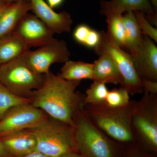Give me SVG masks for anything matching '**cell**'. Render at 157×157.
Listing matches in <instances>:
<instances>
[{
  "label": "cell",
  "mask_w": 157,
  "mask_h": 157,
  "mask_svg": "<svg viewBox=\"0 0 157 157\" xmlns=\"http://www.w3.org/2000/svg\"><path fill=\"white\" fill-rule=\"evenodd\" d=\"M80 81H70L50 72L44 74L42 86L32 93L33 106L49 117L73 125L76 113L84 109L85 95L76 91Z\"/></svg>",
  "instance_id": "6da1fadb"
},
{
  "label": "cell",
  "mask_w": 157,
  "mask_h": 157,
  "mask_svg": "<svg viewBox=\"0 0 157 157\" xmlns=\"http://www.w3.org/2000/svg\"><path fill=\"white\" fill-rule=\"evenodd\" d=\"M135 100L126 106L109 107L105 104H86L84 110L92 121L113 140L122 144L136 142L132 127Z\"/></svg>",
  "instance_id": "7a4b0ae2"
},
{
  "label": "cell",
  "mask_w": 157,
  "mask_h": 157,
  "mask_svg": "<svg viewBox=\"0 0 157 157\" xmlns=\"http://www.w3.org/2000/svg\"><path fill=\"white\" fill-rule=\"evenodd\" d=\"M75 151L82 157H115L117 142L90 119L84 109L74 117L72 125Z\"/></svg>",
  "instance_id": "3957f363"
},
{
  "label": "cell",
  "mask_w": 157,
  "mask_h": 157,
  "mask_svg": "<svg viewBox=\"0 0 157 157\" xmlns=\"http://www.w3.org/2000/svg\"><path fill=\"white\" fill-rule=\"evenodd\" d=\"M29 129L36 139L37 151L50 157L75 151L73 127L69 124L49 117L40 125Z\"/></svg>",
  "instance_id": "277c9868"
},
{
  "label": "cell",
  "mask_w": 157,
  "mask_h": 157,
  "mask_svg": "<svg viewBox=\"0 0 157 157\" xmlns=\"http://www.w3.org/2000/svg\"><path fill=\"white\" fill-rule=\"evenodd\" d=\"M44 75L34 72L23 56L0 65V82L15 95L29 99L42 86Z\"/></svg>",
  "instance_id": "5b68a950"
},
{
  "label": "cell",
  "mask_w": 157,
  "mask_h": 157,
  "mask_svg": "<svg viewBox=\"0 0 157 157\" xmlns=\"http://www.w3.org/2000/svg\"><path fill=\"white\" fill-rule=\"evenodd\" d=\"M132 127L136 141L155 152L157 149V94L144 92L135 101Z\"/></svg>",
  "instance_id": "8992f818"
},
{
  "label": "cell",
  "mask_w": 157,
  "mask_h": 157,
  "mask_svg": "<svg viewBox=\"0 0 157 157\" xmlns=\"http://www.w3.org/2000/svg\"><path fill=\"white\" fill-rule=\"evenodd\" d=\"M100 32L101 39L94 48V52L98 56L107 55L115 63L123 77V84L121 87L126 90L132 96L143 93L141 79L136 72L130 54L118 46L107 32Z\"/></svg>",
  "instance_id": "52a82bcc"
},
{
  "label": "cell",
  "mask_w": 157,
  "mask_h": 157,
  "mask_svg": "<svg viewBox=\"0 0 157 157\" xmlns=\"http://www.w3.org/2000/svg\"><path fill=\"white\" fill-rule=\"evenodd\" d=\"M49 117L42 109L31 104L12 107L0 119V138L14 132L36 128Z\"/></svg>",
  "instance_id": "ba28073f"
},
{
  "label": "cell",
  "mask_w": 157,
  "mask_h": 157,
  "mask_svg": "<svg viewBox=\"0 0 157 157\" xmlns=\"http://www.w3.org/2000/svg\"><path fill=\"white\" fill-rule=\"evenodd\" d=\"M71 55L67 43L57 39L50 44L34 51H28L24 58L34 72L39 74H47L52 65L64 63L69 60Z\"/></svg>",
  "instance_id": "9c48e42d"
},
{
  "label": "cell",
  "mask_w": 157,
  "mask_h": 157,
  "mask_svg": "<svg viewBox=\"0 0 157 157\" xmlns=\"http://www.w3.org/2000/svg\"><path fill=\"white\" fill-rule=\"evenodd\" d=\"M12 34L29 49L50 44L57 39L54 34L35 14L28 13L23 17Z\"/></svg>",
  "instance_id": "30bf717a"
},
{
  "label": "cell",
  "mask_w": 157,
  "mask_h": 157,
  "mask_svg": "<svg viewBox=\"0 0 157 157\" xmlns=\"http://www.w3.org/2000/svg\"><path fill=\"white\" fill-rule=\"evenodd\" d=\"M130 55L140 78L157 81V47L150 38L143 34L139 47Z\"/></svg>",
  "instance_id": "8fae6325"
},
{
  "label": "cell",
  "mask_w": 157,
  "mask_h": 157,
  "mask_svg": "<svg viewBox=\"0 0 157 157\" xmlns=\"http://www.w3.org/2000/svg\"><path fill=\"white\" fill-rule=\"evenodd\" d=\"M31 11L54 34L70 33L73 21L67 11L57 13L44 0H30Z\"/></svg>",
  "instance_id": "7c38bea8"
},
{
  "label": "cell",
  "mask_w": 157,
  "mask_h": 157,
  "mask_svg": "<svg viewBox=\"0 0 157 157\" xmlns=\"http://www.w3.org/2000/svg\"><path fill=\"white\" fill-rule=\"evenodd\" d=\"M101 11L106 16L122 15L124 12L139 11L147 14L151 24L157 25V15L149 0H111L101 3Z\"/></svg>",
  "instance_id": "4fadbf2b"
},
{
  "label": "cell",
  "mask_w": 157,
  "mask_h": 157,
  "mask_svg": "<svg viewBox=\"0 0 157 157\" xmlns=\"http://www.w3.org/2000/svg\"><path fill=\"white\" fill-rule=\"evenodd\" d=\"M0 141L11 157L22 156L36 149V139L30 129L14 132L0 138Z\"/></svg>",
  "instance_id": "5bb4252c"
},
{
  "label": "cell",
  "mask_w": 157,
  "mask_h": 157,
  "mask_svg": "<svg viewBox=\"0 0 157 157\" xmlns=\"http://www.w3.org/2000/svg\"><path fill=\"white\" fill-rule=\"evenodd\" d=\"M30 2L10 3L0 14V38L12 34L21 19L31 11Z\"/></svg>",
  "instance_id": "9a60e30c"
},
{
  "label": "cell",
  "mask_w": 157,
  "mask_h": 157,
  "mask_svg": "<svg viewBox=\"0 0 157 157\" xmlns=\"http://www.w3.org/2000/svg\"><path fill=\"white\" fill-rule=\"evenodd\" d=\"M93 80L105 84H123V77L117 65L107 55L99 56L98 59L93 63Z\"/></svg>",
  "instance_id": "2e32d148"
},
{
  "label": "cell",
  "mask_w": 157,
  "mask_h": 157,
  "mask_svg": "<svg viewBox=\"0 0 157 157\" xmlns=\"http://www.w3.org/2000/svg\"><path fill=\"white\" fill-rule=\"evenodd\" d=\"M28 50L25 44L12 33L0 38V65L22 56Z\"/></svg>",
  "instance_id": "e0dca14e"
},
{
  "label": "cell",
  "mask_w": 157,
  "mask_h": 157,
  "mask_svg": "<svg viewBox=\"0 0 157 157\" xmlns=\"http://www.w3.org/2000/svg\"><path fill=\"white\" fill-rule=\"evenodd\" d=\"M122 19L125 30L124 48H126L130 55H132L140 45L143 34L140 31L133 11L126 12L122 15Z\"/></svg>",
  "instance_id": "ac0fdd59"
},
{
  "label": "cell",
  "mask_w": 157,
  "mask_h": 157,
  "mask_svg": "<svg viewBox=\"0 0 157 157\" xmlns=\"http://www.w3.org/2000/svg\"><path fill=\"white\" fill-rule=\"evenodd\" d=\"M93 63L68 60L64 63L59 73L62 78L70 81L93 80Z\"/></svg>",
  "instance_id": "d6986e66"
},
{
  "label": "cell",
  "mask_w": 157,
  "mask_h": 157,
  "mask_svg": "<svg viewBox=\"0 0 157 157\" xmlns=\"http://www.w3.org/2000/svg\"><path fill=\"white\" fill-rule=\"evenodd\" d=\"M74 40L79 44L88 48H94L101 39L100 32L91 28L85 24H80L75 28L73 33Z\"/></svg>",
  "instance_id": "ffe728a7"
},
{
  "label": "cell",
  "mask_w": 157,
  "mask_h": 157,
  "mask_svg": "<svg viewBox=\"0 0 157 157\" xmlns=\"http://www.w3.org/2000/svg\"><path fill=\"white\" fill-rule=\"evenodd\" d=\"M107 33L118 46L124 48L125 44V30L122 19V15L107 16Z\"/></svg>",
  "instance_id": "44dd1931"
},
{
  "label": "cell",
  "mask_w": 157,
  "mask_h": 157,
  "mask_svg": "<svg viewBox=\"0 0 157 157\" xmlns=\"http://www.w3.org/2000/svg\"><path fill=\"white\" fill-rule=\"evenodd\" d=\"M27 104L29 99L15 95L0 82V119L12 107Z\"/></svg>",
  "instance_id": "7402d4cb"
},
{
  "label": "cell",
  "mask_w": 157,
  "mask_h": 157,
  "mask_svg": "<svg viewBox=\"0 0 157 157\" xmlns=\"http://www.w3.org/2000/svg\"><path fill=\"white\" fill-rule=\"evenodd\" d=\"M106 84L98 81H93L92 84L86 90L85 98V105L96 104L105 103L108 94Z\"/></svg>",
  "instance_id": "603a6c76"
},
{
  "label": "cell",
  "mask_w": 157,
  "mask_h": 157,
  "mask_svg": "<svg viewBox=\"0 0 157 157\" xmlns=\"http://www.w3.org/2000/svg\"><path fill=\"white\" fill-rule=\"evenodd\" d=\"M130 101V94L126 90L120 87L109 90L105 104L109 107H120L126 106Z\"/></svg>",
  "instance_id": "cb8c5ba5"
},
{
  "label": "cell",
  "mask_w": 157,
  "mask_h": 157,
  "mask_svg": "<svg viewBox=\"0 0 157 157\" xmlns=\"http://www.w3.org/2000/svg\"><path fill=\"white\" fill-rule=\"evenodd\" d=\"M135 14L137 23L141 33L147 36L151 39L157 42V29L154 27L152 24L145 17V14L139 11H133Z\"/></svg>",
  "instance_id": "d4e9b609"
},
{
  "label": "cell",
  "mask_w": 157,
  "mask_h": 157,
  "mask_svg": "<svg viewBox=\"0 0 157 157\" xmlns=\"http://www.w3.org/2000/svg\"><path fill=\"white\" fill-rule=\"evenodd\" d=\"M140 79L143 88V93L157 94V81H152L145 78H140Z\"/></svg>",
  "instance_id": "484cf974"
},
{
  "label": "cell",
  "mask_w": 157,
  "mask_h": 157,
  "mask_svg": "<svg viewBox=\"0 0 157 157\" xmlns=\"http://www.w3.org/2000/svg\"><path fill=\"white\" fill-rule=\"evenodd\" d=\"M64 0H47V3L48 6L52 9L57 8L62 5Z\"/></svg>",
  "instance_id": "4316f807"
},
{
  "label": "cell",
  "mask_w": 157,
  "mask_h": 157,
  "mask_svg": "<svg viewBox=\"0 0 157 157\" xmlns=\"http://www.w3.org/2000/svg\"><path fill=\"white\" fill-rule=\"evenodd\" d=\"M18 157H50L36 150L28 154Z\"/></svg>",
  "instance_id": "83f0119b"
},
{
  "label": "cell",
  "mask_w": 157,
  "mask_h": 157,
  "mask_svg": "<svg viewBox=\"0 0 157 157\" xmlns=\"http://www.w3.org/2000/svg\"><path fill=\"white\" fill-rule=\"evenodd\" d=\"M0 157H11L5 149L1 141H0Z\"/></svg>",
  "instance_id": "f1b7e54d"
},
{
  "label": "cell",
  "mask_w": 157,
  "mask_h": 157,
  "mask_svg": "<svg viewBox=\"0 0 157 157\" xmlns=\"http://www.w3.org/2000/svg\"><path fill=\"white\" fill-rule=\"evenodd\" d=\"M59 157H82L75 151L69 152Z\"/></svg>",
  "instance_id": "f546056e"
},
{
  "label": "cell",
  "mask_w": 157,
  "mask_h": 157,
  "mask_svg": "<svg viewBox=\"0 0 157 157\" xmlns=\"http://www.w3.org/2000/svg\"><path fill=\"white\" fill-rule=\"evenodd\" d=\"M10 3L8 0H0V14Z\"/></svg>",
  "instance_id": "4dcf8cb0"
},
{
  "label": "cell",
  "mask_w": 157,
  "mask_h": 157,
  "mask_svg": "<svg viewBox=\"0 0 157 157\" xmlns=\"http://www.w3.org/2000/svg\"><path fill=\"white\" fill-rule=\"evenodd\" d=\"M151 4L154 9H155V11H156L157 8V0H151Z\"/></svg>",
  "instance_id": "1f68e13d"
},
{
  "label": "cell",
  "mask_w": 157,
  "mask_h": 157,
  "mask_svg": "<svg viewBox=\"0 0 157 157\" xmlns=\"http://www.w3.org/2000/svg\"><path fill=\"white\" fill-rule=\"evenodd\" d=\"M130 157H155L153 155H141L133 156Z\"/></svg>",
  "instance_id": "d6a6232c"
},
{
  "label": "cell",
  "mask_w": 157,
  "mask_h": 157,
  "mask_svg": "<svg viewBox=\"0 0 157 157\" xmlns=\"http://www.w3.org/2000/svg\"><path fill=\"white\" fill-rule=\"evenodd\" d=\"M9 2H17V1H27V2H30V0H8Z\"/></svg>",
  "instance_id": "836d02e7"
}]
</instances>
